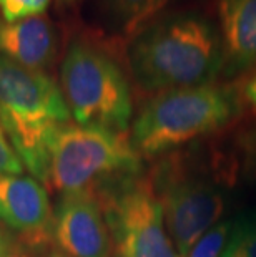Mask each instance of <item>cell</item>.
Returning <instances> with one entry per match:
<instances>
[{"label":"cell","instance_id":"9a60e30c","mask_svg":"<svg viewBox=\"0 0 256 257\" xmlns=\"http://www.w3.org/2000/svg\"><path fill=\"white\" fill-rule=\"evenodd\" d=\"M50 0H0V15L5 22L43 15Z\"/></svg>","mask_w":256,"mask_h":257},{"label":"cell","instance_id":"30bf717a","mask_svg":"<svg viewBox=\"0 0 256 257\" xmlns=\"http://www.w3.org/2000/svg\"><path fill=\"white\" fill-rule=\"evenodd\" d=\"M58 53V35L43 15L14 22L0 19V55L24 68L47 73Z\"/></svg>","mask_w":256,"mask_h":257},{"label":"cell","instance_id":"e0dca14e","mask_svg":"<svg viewBox=\"0 0 256 257\" xmlns=\"http://www.w3.org/2000/svg\"><path fill=\"white\" fill-rule=\"evenodd\" d=\"M244 101H246L248 108L256 116V72L249 76V80L244 85Z\"/></svg>","mask_w":256,"mask_h":257},{"label":"cell","instance_id":"4fadbf2b","mask_svg":"<svg viewBox=\"0 0 256 257\" xmlns=\"http://www.w3.org/2000/svg\"><path fill=\"white\" fill-rule=\"evenodd\" d=\"M221 257H256V217H246L231 227Z\"/></svg>","mask_w":256,"mask_h":257},{"label":"cell","instance_id":"8992f818","mask_svg":"<svg viewBox=\"0 0 256 257\" xmlns=\"http://www.w3.org/2000/svg\"><path fill=\"white\" fill-rule=\"evenodd\" d=\"M115 257H180L150 179L132 176L97 191Z\"/></svg>","mask_w":256,"mask_h":257},{"label":"cell","instance_id":"8fae6325","mask_svg":"<svg viewBox=\"0 0 256 257\" xmlns=\"http://www.w3.org/2000/svg\"><path fill=\"white\" fill-rule=\"evenodd\" d=\"M223 70L226 75L246 72L256 65V0H220Z\"/></svg>","mask_w":256,"mask_h":257},{"label":"cell","instance_id":"7c38bea8","mask_svg":"<svg viewBox=\"0 0 256 257\" xmlns=\"http://www.w3.org/2000/svg\"><path fill=\"white\" fill-rule=\"evenodd\" d=\"M173 0H103L112 19L127 32L135 34L140 27L158 17Z\"/></svg>","mask_w":256,"mask_h":257},{"label":"cell","instance_id":"5bb4252c","mask_svg":"<svg viewBox=\"0 0 256 257\" xmlns=\"http://www.w3.org/2000/svg\"><path fill=\"white\" fill-rule=\"evenodd\" d=\"M231 232V224L226 221L218 222L201 237L187 257H221L228 236Z\"/></svg>","mask_w":256,"mask_h":257},{"label":"cell","instance_id":"2e32d148","mask_svg":"<svg viewBox=\"0 0 256 257\" xmlns=\"http://www.w3.org/2000/svg\"><path fill=\"white\" fill-rule=\"evenodd\" d=\"M24 173V163L19 158L17 151L14 150L7 135L0 124V176H10V174Z\"/></svg>","mask_w":256,"mask_h":257},{"label":"cell","instance_id":"9c48e42d","mask_svg":"<svg viewBox=\"0 0 256 257\" xmlns=\"http://www.w3.org/2000/svg\"><path fill=\"white\" fill-rule=\"evenodd\" d=\"M0 221L27 244H48L53 239L55 214L47 189L24 174L0 176Z\"/></svg>","mask_w":256,"mask_h":257},{"label":"cell","instance_id":"6da1fadb","mask_svg":"<svg viewBox=\"0 0 256 257\" xmlns=\"http://www.w3.org/2000/svg\"><path fill=\"white\" fill-rule=\"evenodd\" d=\"M127 65L135 85L151 96L211 85L225 65L221 34L197 12L158 15L132 34Z\"/></svg>","mask_w":256,"mask_h":257},{"label":"cell","instance_id":"ac0fdd59","mask_svg":"<svg viewBox=\"0 0 256 257\" xmlns=\"http://www.w3.org/2000/svg\"><path fill=\"white\" fill-rule=\"evenodd\" d=\"M14 242L10 234L5 231V227L0 224V257H10V252H12Z\"/></svg>","mask_w":256,"mask_h":257},{"label":"cell","instance_id":"7402d4cb","mask_svg":"<svg viewBox=\"0 0 256 257\" xmlns=\"http://www.w3.org/2000/svg\"><path fill=\"white\" fill-rule=\"evenodd\" d=\"M10 257H12V255H10ZM15 257H19V255H15Z\"/></svg>","mask_w":256,"mask_h":257},{"label":"cell","instance_id":"ffe728a7","mask_svg":"<svg viewBox=\"0 0 256 257\" xmlns=\"http://www.w3.org/2000/svg\"><path fill=\"white\" fill-rule=\"evenodd\" d=\"M73 2H77V0H60V4H63V5H70Z\"/></svg>","mask_w":256,"mask_h":257},{"label":"cell","instance_id":"ba28073f","mask_svg":"<svg viewBox=\"0 0 256 257\" xmlns=\"http://www.w3.org/2000/svg\"><path fill=\"white\" fill-rule=\"evenodd\" d=\"M67 257H110L112 236L102 199L95 189L62 194L53 229Z\"/></svg>","mask_w":256,"mask_h":257},{"label":"cell","instance_id":"52a82bcc","mask_svg":"<svg viewBox=\"0 0 256 257\" xmlns=\"http://www.w3.org/2000/svg\"><path fill=\"white\" fill-rule=\"evenodd\" d=\"M153 188L161 202L168 234L180 257H187L193 245L221 222L225 198L211 179L188 171L177 161L161 166Z\"/></svg>","mask_w":256,"mask_h":257},{"label":"cell","instance_id":"7a4b0ae2","mask_svg":"<svg viewBox=\"0 0 256 257\" xmlns=\"http://www.w3.org/2000/svg\"><path fill=\"white\" fill-rule=\"evenodd\" d=\"M72 123L60 85L48 73L24 68L0 55V124L22 163L48 183V146Z\"/></svg>","mask_w":256,"mask_h":257},{"label":"cell","instance_id":"3957f363","mask_svg":"<svg viewBox=\"0 0 256 257\" xmlns=\"http://www.w3.org/2000/svg\"><path fill=\"white\" fill-rule=\"evenodd\" d=\"M238 113L235 95L216 85L153 95L132 123V146L138 155L160 156L228 126Z\"/></svg>","mask_w":256,"mask_h":257},{"label":"cell","instance_id":"d6986e66","mask_svg":"<svg viewBox=\"0 0 256 257\" xmlns=\"http://www.w3.org/2000/svg\"><path fill=\"white\" fill-rule=\"evenodd\" d=\"M246 156H248V160H246L248 173L251 174V178L256 179V140H249L248 148H246Z\"/></svg>","mask_w":256,"mask_h":257},{"label":"cell","instance_id":"277c9868","mask_svg":"<svg viewBox=\"0 0 256 257\" xmlns=\"http://www.w3.org/2000/svg\"><path fill=\"white\" fill-rule=\"evenodd\" d=\"M60 88L75 123L125 135L133 116L130 83L100 45L75 38L60 65Z\"/></svg>","mask_w":256,"mask_h":257},{"label":"cell","instance_id":"44dd1931","mask_svg":"<svg viewBox=\"0 0 256 257\" xmlns=\"http://www.w3.org/2000/svg\"><path fill=\"white\" fill-rule=\"evenodd\" d=\"M52 257H67V255H65V254H53Z\"/></svg>","mask_w":256,"mask_h":257},{"label":"cell","instance_id":"5b68a950","mask_svg":"<svg viewBox=\"0 0 256 257\" xmlns=\"http://www.w3.org/2000/svg\"><path fill=\"white\" fill-rule=\"evenodd\" d=\"M140 155L127 136L110 130L68 123L48 146V186L62 194L99 191L137 176Z\"/></svg>","mask_w":256,"mask_h":257}]
</instances>
